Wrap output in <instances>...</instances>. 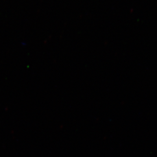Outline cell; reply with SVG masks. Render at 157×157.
Instances as JSON below:
<instances>
[]
</instances>
